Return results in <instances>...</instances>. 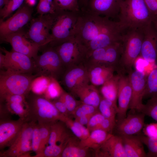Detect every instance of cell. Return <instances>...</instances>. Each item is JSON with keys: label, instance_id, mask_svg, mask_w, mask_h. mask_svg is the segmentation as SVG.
<instances>
[{"label": "cell", "instance_id": "1", "mask_svg": "<svg viewBox=\"0 0 157 157\" xmlns=\"http://www.w3.org/2000/svg\"><path fill=\"white\" fill-rule=\"evenodd\" d=\"M26 101L27 121L49 123L59 120L63 122L66 117L58 111L52 101L41 94L30 92L26 96Z\"/></svg>", "mask_w": 157, "mask_h": 157}, {"label": "cell", "instance_id": "2", "mask_svg": "<svg viewBox=\"0 0 157 157\" xmlns=\"http://www.w3.org/2000/svg\"><path fill=\"white\" fill-rule=\"evenodd\" d=\"M118 16L125 30L143 29L152 23L153 18L144 0H124Z\"/></svg>", "mask_w": 157, "mask_h": 157}, {"label": "cell", "instance_id": "3", "mask_svg": "<svg viewBox=\"0 0 157 157\" xmlns=\"http://www.w3.org/2000/svg\"><path fill=\"white\" fill-rule=\"evenodd\" d=\"M80 12L56 11L51 25V41L49 46L55 47L74 38L75 27Z\"/></svg>", "mask_w": 157, "mask_h": 157}, {"label": "cell", "instance_id": "4", "mask_svg": "<svg viewBox=\"0 0 157 157\" xmlns=\"http://www.w3.org/2000/svg\"><path fill=\"white\" fill-rule=\"evenodd\" d=\"M110 20L105 17L81 10L75 27L74 38L85 46L100 33Z\"/></svg>", "mask_w": 157, "mask_h": 157}, {"label": "cell", "instance_id": "5", "mask_svg": "<svg viewBox=\"0 0 157 157\" xmlns=\"http://www.w3.org/2000/svg\"><path fill=\"white\" fill-rule=\"evenodd\" d=\"M35 74L11 72L1 70L0 100L11 94H19L26 97L30 92L34 80Z\"/></svg>", "mask_w": 157, "mask_h": 157}, {"label": "cell", "instance_id": "6", "mask_svg": "<svg viewBox=\"0 0 157 157\" xmlns=\"http://www.w3.org/2000/svg\"><path fill=\"white\" fill-rule=\"evenodd\" d=\"M124 33L122 40L123 48L120 65L122 72L129 74L140 55L144 37L143 29H131Z\"/></svg>", "mask_w": 157, "mask_h": 157}, {"label": "cell", "instance_id": "7", "mask_svg": "<svg viewBox=\"0 0 157 157\" xmlns=\"http://www.w3.org/2000/svg\"><path fill=\"white\" fill-rule=\"evenodd\" d=\"M33 59L34 73L37 77L44 76L57 81L60 79L65 69L54 47L49 46Z\"/></svg>", "mask_w": 157, "mask_h": 157}, {"label": "cell", "instance_id": "8", "mask_svg": "<svg viewBox=\"0 0 157 157\" xmlns=\"http://www.w3.org/2000/svg\"><path fill=\"white\" fill-rule=\"evenodd\" d=\"M125 31L118 21L110 19L100 33L85 46L87 58L96 49L122 42Z\"/></svg>", "mask_w": 157, "mask_h": 157}, {"label": "cell", "instance_id": "9", "mask_svg": "<svg viewBox=\"0 0 157 157\" xmlns=\"http://www.w3.org/2000/svg\"><path fill=\"white\" fill-rule=\"evenodd\" d=\"M122 42L96 49L89 55L84 64L85 66L101 64L113 67L117 73H122L120 60L122 51Z\"/></svg>", "mask_w": 157, "mask_h": 157}, {"label": "cell", "instance_id": "10", "mask_svg": "<svg viewBox=\"0 0 157 157\" xmlns=\"http://www.w3.org/2000/svg\"><path fill=\"white\" fill-rule=\"evenodd\" d=\"M36 122L26 120L18 136L7 149L0 151V157H31V139Z\"/></svg>", "mask_w": 157, "mask_h": 157}, {"label": "cell", "instance_id": "11", "mask_svg": "<svg viewBox=\"0 0 157 157\" xmlns=\"http://www.w3.org/2000/svg\"><path fill=\"white\" fill-rule=\"evenodd\" d=\"M53 47L58 54L65 69L84 63L87 58L85 46L74 38Z\"/></svg>", "mask_w": 157, "mask_h": 157}, {"label": "cell", "instance_id": "12", "mask_svg": "<svg viewBox=\"0 0 157 157\" xmlns=\"http://www.w3.org/2000/svg\"><path fill=\"white\" fill-rule=\"evenodd\" d=\"M54 14L40 15L33 19L26 37L40 47L49 44L51 41L50 30Z\"/></svg>", "mask_w": 157, "mask_h": 157}, {"label": "cell", "instance_id": "13", "mask_svg": "<svg viewBox=\"0 0 157 157\" xmlns=\"http://www.w3.org/2000/svg\"><path fill=\"white\" fill-rule=\"evenodd\" d=\"M4 53V61L3 69L11 72L34 73L35 64L33 59L17 52L9 51L4 48H0Z\"/></svg>", "mask_w": 157, "mask_h": 157}, {"label": "cell", "instance_id": "14", "mask_svg": "<svg viewBox=\"0 0 157 157\" xmlns=\"http://www.w3.org/2000/svg\"><path fill=\"white\" fill-rule=\"evenodd\" d=\"M33 9L28 5L21 6L11 17L6 21L0 19V40L21 29L31 20Z\"/></svg>", "mask_w": 157, "mask_h": 157}, {"label": "cell", "instance_id": "15", "mask_svg": "<svg viewBox=\"0 0 157 157\" xmlns=\"http://www.w3.org/2000/svg\"><path fill=\"white\" fill-rule=\"evenodd\" d=\"M60 80L65 87L72 93L90 82L87 69L84 63L66 68Z\"/></svg>", "mask_w": 157, "mask_h": 157}, {"label": "cell", "instance_id": "16", "mask_svg": "<svg viewBox=\"0 0 157 157\" xmlns=\"http://www.w3.org/2000/svg\"><path fill=\"white\" fill-rule=\"evenodd\" d=\"M132 94L129 109L140 112L144 104L142 99L145 90L147 75L138 70H132L128 74Z\"/></svg>", "mask_w": 157, "mask_h": 157}, {"label": "cell", "instance_id": "17", "mask_svg": "<svg viewBox=\"0 0 157 157\" xmlns=\"http://www.w3.org/2000/svg\"><path fill=\"white\" fill-rule=\"evenodd\" d=\"M25 34L21 29L9 34L1 39L2 42L9 43L13 51L25 54L34 59L37 56L40 47L26 39Z\"/></svg>", "mask_w": 157, "mask_h": 157}, {"label": "cell", "instance_id": "18", "mask_svg": "<svg viewBox=\"0 0 157 157\" xmlns=\"http://www.w3.org/2000/svg\"><path fill=\"white\" fill-rule=\"evenodd\" d=\"M26 120L19 118L13 120L10 118L0 119V150L10 146L19 135Z\"/></svg>", "mask_w": 157, "mask_h": 157}, {"label": "cell", "instance_id": "19", "mask_svg": "<svg viewBox=\"0 0 157 157\" xmlns=\"http://www.w3.org/2000/svg\"><path fill=\"white\" fill-rule=\"evenodd\" d=\"M124 0H89L85 11L110 19L118 16Z\"/></svg>", "mask_w": 157, "mask_h": 157}, {"label": "cell", "instance_id": "20", "mask_svg": "<svg viewBox=\"0 0 157 157\" xmlns=\"http://www.w3.org/2000/svg\"><path fill=\"white\" fill-rule=\"evenodd\" d=\"M144 37L140 56L150 63L157 62V31L152 23L143 29Z\"/></svg>", "mask_w": 157, "mask_h": 157}, {"label": "cell", "instance_id": "21", "mask_svg": "<svg viewBox=\"0 0 157 157\" xmlns=\"http://www.w3.org/2000/svg\"><path fill=\"white\" fill-rule=\"evenodd\" d=\"M119 74L120 76L117 99L118 105L117 123L126 117L132 94L131 85L128 75L126 76L125 74Z\"/></svg>", "mask_w": 157, "mask_h": 157}, {"label": "cell", "instance_id": "22", "mask_svg": "<svg viewBox=\"0 0 157 157\" xmlns=\"http://www.w3.org/2000/svg\"><path fill=\"white\" fill-rule=\"evenodd\" d=\"M145 115L143 113L130 114L116 124L115 128L118 135L120 136L140 134L144 125Z\"/></svg>", "mask_w": 157, "mask_h": 157}, {"label": "cell", "instance_id": "23", "mask_svg": "<svg viewBox=\"0 0 157 157\" xmlns=\"http://www.w3.org/2000/svg\"><path fill=\"white\" fill-rule=\"evenodd\" d=\"M97 157H127L121 136L112 135L94 151Z\"/></svg>", "mask_w": 157, "mask_h": 157}, {"label": "cell", "instance_id": "24", "mask_svg": "<svg viewBox=\"0 0 157 157\" xmlns=\"http://www.w3.org/2000/svg\"><path fill=\"white\" fill-rule=\"evenodd\" d=\"M90 82L95 86H101L114 75L115 69L110 66L95 64L85 66Z\"/></svg>", "mask_w": 157, "mask_h": 157}, {"label": "cell", "instance_id": "25", "mask_svg": "<svg viewBox=\"0 0 157 157\" xmlns=\"http://www.w3.org/2000/svg\"><path fill=\"white\" fill-rule=\"evenodd\" d=\"M72 93L78 97L82 103L98 109L101 97L96 86L88 83L78 88Z\"/></svg>", "mask_w": 157, "mask_h": 157}, {"label": "cell", "instance_id": "26", "mask_svg": "<svg viewBox=\"0 0 157 157\" xmlns=\"http://www.w3.org/2000/svg\"><path fill=\"white\" fill-rule=\"evenodd\" d=\"M121 136L127 157H147L138 135Z\"/></svg>", "mask_w": 157, "mask_h": 157}, {"label": "cell", "instance_id": "27", "mask_svg": "<svg viewBox=\"0 0 157 157\" xmlns=\"http://www.w3.org/2000/svg\"><path fill=\"white\" fill-rule=\"evenodd\" d=\"M67 128L65 123L61 121L51 123L48 144H56L58 142H59L60 144L66 142L72 136Z\"/></svg>", "mask_w": 157, "mask_h": 157}, {"label": "cell", "instance_id": "28", "mask_svg": "<svg viewBox=\"0 0 157 157\" xmlns=\"http://www.w3.org/2000/svg\"><path fill=\"white\" fill-rule=\"evenodd\" d=\"M80 140L76 137L71 136L67 141L63 151L61 157H86L91 156L90 149L81 146Z\"/></svg>", "mask_w": 157, "mask_h": 157}, {"label": "cell", "instance_id": "29", "mask_svg": "<svg viewBox=\"0 0 157 157\" xmlns=\"http://www.w3.org/2000/svg\"><path fill=\"white\" fill-rule=\"evenodd\" d=\"M112 135L101 129H95L91 131L86 138L80 140V143L83 147L94 151Z\"/></svg>", "mask_w": 157, "mask_h": 157}, {"label": "cell", "instance_id": "30", "mask_svg": "<svg viewBox=\"0 0 157 157\" xmlns=\"http://www.w3.org/2000/svg\"><path fill=\"white\" fill-rule=\"evenodd\" d=\"M119 74L114 75L101 86L100 92L102 97L117 104Z\"/></svg>", "mask_w": 157, "mask_h": 157}, {"label": "cell", "instance_id": "31", "mask_svg": "<svg viewBox=\"0 0 157 157\" xmlns=\"http://www.w3.org/2000/svg\"><path fill=\"white\" fill-rule=\"evenodd\" d=\"M75 136L80 140L86 138L90 135L89 129L76 121L73 120L69 117H66L63 121Z\"/></svg>", "mask_w": 157, "mask_h": 157}, {"label": "cell", "instance_id": "32", "mask_svg": "<svg viewBox=\"0 0 157 157\" xmlns=\"http://www.w3.org/2000/svg\"><path fill=\"white\" fill-rule=\"evenodd\" d=\"M98 110L105 118L116 121L115 117L118 113V106L111 101L101 97Z\"/></svg>", "mask_w": 157, "mask_h": 157}, {"label": "cell", "instance_id": "33", "mask_svg": "<svg viewBox=\"0 0 157 157\" xmlns=\"http://www.w3.org/2000/svg\"><path fill=\"white\" fill-rule=\"evenodd\" d=\"M157 97V67L148 75L143 98Z\"/></svg>", "mask_w": 157, "mask_h": 157}, {"label": "cell", "instance_id": "34", "mask_svg": "<svg viewBox=\"0 0 157 157\" xmlns=\"http://www.w3.org/2000/svg\"><path fill=\"white\" fill-rule=\"evenodd\" d=\"M67 141L65 143H61L59 144H49L46 147L42 152L32 157H61L62 153Z\"/></svg>", "mask_w": 157, "mask_h": 157}, {"label": "cell", "instance_id": "35", "mask_svg": "<svg viewBox=\"0 0 157 157\" xmlns=\"http://www.w3.org/2000/svg\"><path fill=\"white\" fill-rule=\"evenodd\" d=\"M56 11L65 10L79 13L81 10L78 0H53Z\"/></svg>", "mask_w": 157, "mask_h": 157}, {"label": "cell", "instance_id": "36", "mask_svg": "<svg viewBox=\"0 0 157 157\" xmlns=\"http://www.w3.org/2000/svg\"><path fill=\"white\" fill-rule=\"evenodd\" d=\"M140 112L157 122V97L149 98L147 103L144 104Z\"/></svg>", "mask_w": 157, "mask_h": 157}, {"label": "cell", "instance_id": "37", "mask_svg": "<svg viewBox=\"0 0 157 157\" xmlns=\"http://www.w3.org/2000/svg\"><path fill=\"white\" fill-rule=\"evenodd\" d=\"M4 102L8 110L10 113L17 115L19 118L26 120L28 112L26 108H24V104L16 103Z\"/></svg>", "mask_w": 157, "mask_h": 157}, {"label": "cell", "instance_id": "38", "mask_svg": "<svg viewBox=\"0 0 157 157\" xmlns=\"http://www.w3.org/2000/svg\"><path fill=\"white\" fill-rule=\"evenodd\" d=\"M24 0H9L4 6L0 10V16L3 19L9 16L22 5Z\"/></svg>", "mask_w": 157, "mask_h": 157}, {"label": "cell", "instance_id": "39", "mask_svg": "<svg viewBox=\"0 0 157 157\" xmlns=\"http://www.w3.org/2000/svg\"><path fill=\"white\" fill-rule=\"evenodd\" d=\"M138 135L148 148L147 157H157V138H150L140 134Z\"/></svg>", "mask_w": 157, "mask_h": 157}, {"label": "cell", "instance_id": "40", "mask_svg": "<svg viewBox=\"0 0 157 157\" xmlns=\"http://www.w3.org/2000/svg\"><path fill=\"white\" fill-rule=\"evenodd\" d=\"M98 111V109L95 107L81 102L72 115L76 118L86 115H92Z\"/></svg>", "mask_w": 157, "mask_h": 157}, {"label": "cell", "instance_id": "41", "mask_svg": "<svg viewBox=\"0 0 157 157\" xmlns=\"http://www.w3.org/2000/svg\"><path fill=\"white\" fill-rule=\"evenodd\" d=\"M60 97L65 103L69 115H72L81 101H77L72 95L63 90Z\"/></svg>", "mask_w": 157, "mask_h": 157}, {"label": "cell", "instance_id": "42", "mask_svg": "<svg viewBox=\"0 0 157 157\" xmlns=\"http://www.w3.org/2000/svg\"><path fill=\"white\" fill-rule=\"evenodd\" d=\"M51 123H38L41 141L40 151V153L42 152L48 145L50 134Z\"/></svg>", "mask_w": 157, "mask_h": 157}, {"label": "cell", "instance_id": "43", "mask_svg": "<svg viewBox=\"0 0 157 157\" xmlns=\"http://www.w3.org/2000/svg\"><path fill=\"white\" fill-rule=\"evenodd\" d=\"M41 144L39 125L36 122L34 127L31 142L32 150L35 154V155L40 152Z\"/></svg>", "mask_w": 157, "mask_h": 157}, {"label": "cell", "instance_id": "44", "mask_svg": "<svg viewBox=\"0 0 157 157\" xmlns=\"http://www.w3.org/2000/svg\"><path fill=\"white\" fill-rule=\"evenodd\" d=\"M37 9V13L40 15L53 14L56 12L53 5L46 0H40Z\"/></svg>", "mask_w": 157, "mask_h": 157}, {"label": "cell", "instance_id": "45", "mask_svg": "<svg viewBox=\"0 0 157 157\" xmlns=\"http://www.w3.org/2000/svg\"><path fill=\"white\" fill-rule=\"evenodd\" d=\"M105 118L98 111L91 117L86 125L87 128L90 132L96 129Z\"/></svg>", "mask_w": 157, "mask_h": 157}, {"label": "cell", "instance_id": "46", "mask_svg": "<svg viewBox=\"0 0 157 157\" xmlns=\"http://www.w3.org/2000/svg\"><path fill=\"white\" fill-rule=\"evenodd\" d=\"M142 129L145 136L150 138H157V123L144 124Z\"/></svg>", "mask_w": 157, "mask_h": 157}, {"label": "cell", "instance_id": "47", "mask_svg": "<svg viewBox=\"0 0 157 157\" xmlns=\"http://www.w3.org/2000/svg\"><path fill=\"white\" fill-rule=\"evenodd\" d=\"M3 102L20 103L25 106L26 103V97L23 95L19 94L9 95L0 100V102Z\"/></svg>", "mask_w": 157, "mask_h": 157}, {"label": "cell", "instance_id": "48", "mask_svg": "<svg viewBox=\"0 0 157 157\" xmlns=\"http://www.w3.org/2000/svg\"><path fill=\"white\" fill-rule=\"evenodd\" d=\"M116 125V121L105 118L96 129H101L112 134Z\"/></svg>", "mask_w": 157, "mask_h": 157}, {"label": "cell", "instance_id": "49", "mask_svg": "<svg viewBox=\"0 0 157 157\" xmlns=\"http://www.w3.org/2000/svg\"><path fill=\"white\" fill-rule=\"evenodd\" d=\"M52 102L60 113L65 116L69 117V115L66 105L60 96L53 99Z\"/></svg>", "mask_w": 157, "mask_h": 157}, {"label": "cell", "instance_id": "50", "mask_svg": "<svg viewBox=\"0 0 157 157\" xmlns=\"http://www.w3.org/2000/svg\"><path fill=\"white\" fill-rule=\"evenodd\" d=\"M144 1L153 18L157 17V0H144Z\"/></svg>", "mask_w": 157, "mask_h": 157}, {"label": "cell", "instance_id": "51", "mask_svg": "<svg viewBox=\"0 0 157 157\" xmlns=\"http://www.w3.org/2000/svg\"><path fill=\"white\" fill-rule=\"evenodd\" d=\"M92 115H86L81 116L75 118L74 120L83 125H86L88 124L90 118Z\"/></svg>", "mask_w": 157, "mask_h": 157}, {"label": "cell", "instance_id": "52", "mask_svg": "<svg viewBox=\"0 0 157 157\" xmlns=\"http://www.w3.org/2000/svg\"><path fill=\"white\" fill-rule=\"evenodd\" d=\"M89 0H78L79 7L81 11L83 10L86 7Z\"/></svg>", "mask_w": 157, "mask_h": 157}, {"label": "cell", "instance_id": "53", "mask_svg": "<svg viewBox=\"0 0 157 157\" xmlns=\"http://www.w3.org/2000/svg\"><path fill=\"white\" fill-rule=\"evenodd\" d=\"M5 55L0 51V68L1 69H3L4 61Z\"/></svg>", "mask_w": 157, "mask_h": 157}, {"label": "cell", "instance_id": "54", "mask_svg": "<svg viewBox=\"0 0 157 157\" xmlns=\"http://www.w3.org/2000/svg\"><path fill=\"white\" fill-rule=\"evenodd\" d=\"M26 2L28 5L31 7L35 5L36 1V0H26Z\"/></svg>", "mask_w": 157, "mask_h": 157}, {"label": "cell", "instance_id": "55", "mask_svg": "<svg viewBox=\"0 0 157 157\" xmlns=\"http://www.w3.org/2000/svg\"><path fill=\"white\" fill-rule=\"evenodd\" d=\"M152 23L155 29L157 31V17L153 18Z\"/></svg>", "mask_w": 157, "mask_h": 157}, {"label": "cell", "instance_id": "56", "mask_svg": "<svg viewBox=\"0 0 157 157\" xmlns=\"http://www.w3.org/2000/svg\"><path fill=\"white\" fill-rule=\"evenodd\" d=\"M9 0H0V10L8 3Z\"/></svg>", "mask_w": 157, "mask_h": 157}, {"label": "cell", "instance_id": "57", "mask_svg": "<svg viewBox=\"0 0 157 157\" xmlns=\"http://www.w3.org/2000/svg\"><path fill=\"white\" fill-rule=\"evenodd\" d=\"M47 0V1H48V2H49L51 4L53 5V0Z\"/></svg>", "mask_w": 157, "mask_h": 157}]
</instances>
